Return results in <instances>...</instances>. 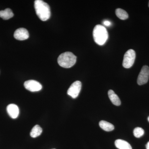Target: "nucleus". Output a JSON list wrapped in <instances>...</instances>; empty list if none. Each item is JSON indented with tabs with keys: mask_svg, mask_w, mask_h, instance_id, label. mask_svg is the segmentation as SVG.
I'll list each match as a JSON object with an SVG mask.
<instances>
[{
	"mask_svg": "<svg viewBox=\"0 0 149 149\" xmlns=\"http://www.w3.org/2000/svg\"><path fill=\"white\" fill-rule=\"evenodd\" d=\"M35 8L37 16L41 20L47 21L51 16L49 6L42 0H36L35 1Z\"/></svg>",
	"mask_w": 149,
	"mask_h": 149,
	"instance_id": "f257e3e1",
	"label": "nucleus"
},
{
	"mask_svg": "<svg viewBox=\"0 0 149 149\" xmlns=\"http://www.w3.org/2000/svg\"><path fill=\"white\" fill-rule=\"evenodd\" d=\"M93 36L96 43L99 45H103L108 38V33L105 27L101 24H97L93 29Z\"/></svg>",
	"mask_w": 149,
	"mask_h": 149,
	"instance_id": "f03ea898",
	"label": "nucleus"
},
{
	"mask_svg": "<svg viewBox=\"0 0 149 149\" xmlns=\"http://www.w3.org/2000/svg\"><path fill=\"white\" fill-rule=\"evenodd\" d=\"M76 56L70 52H65L61 54L58 58V63L60 66L64 68H70L75 64Z\"/></svg>",
	"mask_w": 149,
	"mask_h": 149,
	"instance_id": "7ed1b4c3",
	"label": "nucleus"
},
{
	"mask_svg": "<svg viewBox=\"0 0 149 149\" xmlns=\"http://www.w3.org/2000/svg\"><path fill=\"white\" fill-rule=\"evenodd\" d=\"M136 54L134 50L130 49L126 52L123 57V66L126 68L131 67L135 62Z\"/></svg>",
	"mask_w": 149,
	"mask_h": 149,
	"instance_id": "20e7f679",
	"label": "nucleus"
},
{
	"mask_svg": "<svg viewBox=\"0 0 149 149\" xmlns=\"http://www.w3.org/2000/svg\"><path fill=\"white\" fill-rule=\"evenodd\" d=\"M82 87V83L80 81H76L70 85L67 91L68 95L75 99L78 97Z\"/></svg>",
	"mask_w": 149,
	"mask_h": 149,
	"instance_id": "39448f33",
	"label": "nucleus"
},
{
	"mask_svg": "<svg viewBox=\"0 0 149 149\" xmlns=\"http://www.w3.org/2000/svg\"><path fill=\"white\" fill-rule=\"evenodd\" d=\"M149 78V68L147 65H144L137 79V83L139 85H144L148 83Z\"/></svg>",
	"mask_w": 149,
	"mask_h": 149,
	"instance_id": "423d86ee",
	"label": "nucleus"
},
{
	"mask_svg": "<svg viewBox=\"0 0 149 149\" xmlns=\"http://www.w3.org/2000/svg\"><path fill=\"white\" fill-rule=\"evenodd\" d=\"M24 87L26 90L32 92H38L42 88V85L35 80H29L25 81Z\"/></svg>",
	"mask_w": 149,
	"mask_h": 149,
	"instance_id": "0eeeda50",
	"label": "nucleus"
},
{
	"mask_svg": "<svg viewBox=\"0 0 149 149\" xmlns=\"http://www.w3.org/2000/svg\"><path fill=\"white\" fill-rule=\"evenodd\" d=\"M14 37L16 40H24L29 37V34L27 29L24 28H19L15 30L14 34Z\"/></svg>",
	"mask_w": 149,
	"mask_h": 149,
	"instance_id": "6e6552de",
	"label": "nucleus"
},
{
	"mask_svg": "<svg viewBox=\"0 0 149 149\" xmlns=\"http://www.w3.org/2000/svg\"><path fill=\"white\" fill-rule=\"evenodd\" d=\"M7 111L10 116L12 118H16L19 114V109L16 104H12L7 107Z\"/></svg>",
	"mask_w": 149,
	"mask_h": 149,
	"instance_id": "1a4fd4ad",
	"label": "nucleus"
},
{
	"mask_svg": "<svg viewBox=\"0 0 149 149\" xmlns=\"http://www.w3.org/2000/svg\"><path fill=\"white\" fill-rule=\"evenodd\" d=\"M108 94L110 100L111 101L113 104L117 106L120 105L121 104V102H120V99L117 95L115 93L114 91L112 90H109L108 91Z\"/></svg>",
	"mask_w": 149,
	"mask_h": 149,
	"instance_id": "9d476101",
	"label": "nucleus"
},
{
	"mask_svg": "<svg viewBox=\"0 0 149 149\" xmlns=\"http://www.w3.org/2000/svg\"><path fill=\"white\" fill-rule=\"evenodd\" d=\"M115 145L118 149H132L129 143L121 139L116 140L115 142Z\"/></svg>",
	"mask_w": 149,
	"mask_h": 149,
	"instance_id": "9b49d317",
	"label": "nucleus"
},
{
	"mask_svg": "<svg viewBox=\"0 0 149 149\" xmlns=\"http://www.w3.org/2000/svg\"><path fill=\"white\" fill-rule=\"evenodd\" d=\"M14 16L13 13L10 8H6L3 10L0 11V17L5 20H7Z\"/></svg>",
	"mask_w": 149,
	"mask_h": 149,
	"instance_id": "f8f14e48",
	"label": "nucleus"
},
{
	"mask_svg": "<svg viewBox=\"0 0 149 149\" xmlns=\"http://www.w3.org/2000/svg\"><path fill=\"white\" fill-rule=\"evenodd\" d=\"M99 125L103 130L106 131H111L114 130V127L111 123L105 120H101L99 123Z\"/></svg>",
	"mask_w": 149,
	"mask_h": 149,
	"instance_id": "ddd939ff",
	"label": "nucleus"
},
{
	"mask_svg": "<svg viewBox=\"0 0 149 149\" xmlns=\"http://www.w3.org/2000/svg\"><path fill=\"white\" fill-rule=\"evenodd\" d=\"M42 132V129L40 125H36L32 128L30 133V136L32 138H36L40 136Z\"/></svg>",
	"mask_w": 149,
	"mask_h": 149,
	"instance_id": "4468645a",
	"label": "nucleus"
},
{
	"mask_svg": "<svg viewBox=\"0 0 149 149\" xmlns=\"http://www.w3.org/2000/svg\"><path fill=\"white\" fill-rule=\"evenodd\" d=\"M116 14L118 18L122 20H125L128 17V13L124 10L121 8L116 9Z\"/></svg>",
	"mask_w": 149,
	"mask_h": 149,
	"instance_id": "2eb2a0df",
	"label": "nucleus"
},
{
	"mask_svg": "<svg viewBox=\"0 0 149 149\" xmlns=\"http://www.w3.org/2000/svg\"><path fill=\"white\" fill-rule=\"evenodd\" d=\"M144 134L143 129L140 127H137V128H135L133 130V134L136 138H141L142 136H143Z\"/></svg>",
	"mask_w": 149,
	"mask_h": 149,
	"instance_id": "dca6fc26",
	"label": "nucleus"
},
{
	"mask_svg": "<svg viewBox=\"0 0 149 149\" xmlns=\"http://www.w3.org/2000/svg\"><path fill=\"white\" fill-rule=\"evenodd\" d=\"M103 23L105 26H107V27H109L111 24V22L108 21V20H105V21L103 22Z\"/></svg>",
	"mask_w": 149,
	"mask_h": 149,
	"instance_id": "f3484780",
	"label": "nucleus"
},
{
	"mask_svg": "<svg viewBox=\"0 0 149 149\" xmlns=\"http://www.w3.org/2000/svg\"><path fill=\"white\" fill-rule=\"evenodd\" d=\"M146 149H149V141L146 145Z\"/></svg>",
	"mask_w": 149,
	"mask_h": 149,
	"instance_id": "a211bd4d",
	"label": "nucleus"
},
{
	"mask_svg": "<svg viewBox=\"0 0 149 149\" xmlns=\"http://www.w3.org/2000/svg\"><path fill=\"white\" fill-rule=\"evenodd\" d=\"M148 120L149 122V116L148 118Z\"/></svg>",
	"mask_w": 149,
	"mask_h": 149,
	"instance_id": "6ab92c4d",
	"label": "nucleus"
},
{
	"mask_svg": "<svg viewBox=\"0 0 149 149\" xmlns=\"http://www.w3.org/2000/svg\"><path fill=\"white\" fill-rule=\"evenodd\" d=\"M148 6H149V4H148Z\"/></svg>",
	"mask_w": 149,
	"mask_h": 149,
	"instance_id": "aec40b11",
	"label": "nucleus"
},
{
	"mask_svg": "<svg viewBox=\"0 0 149 149\" xmlns=\"http://www.w3.org/2000/svg\"></svg>",
	"mask_w": 149,
	"mask_h": 149,
	"instance_id": "412c9836",
	"label": "nucleus"
}]
</instances>
